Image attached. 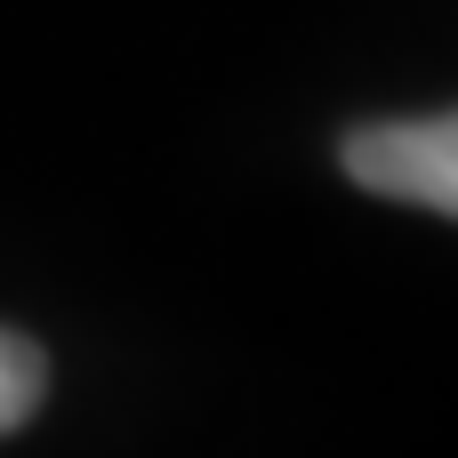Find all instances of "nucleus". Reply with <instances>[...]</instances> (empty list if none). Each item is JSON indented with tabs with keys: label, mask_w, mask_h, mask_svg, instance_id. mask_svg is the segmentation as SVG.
I'll return each mask as SVG.
<instances>
[{
	"label": "nucleus",
	"mask_w": 458,
	"mask_h": 458,
	"mask_svg": "<svg viewBox=\"0 0 458 458\" xmlns=\"http://www.w3.org/2000/svg\"><path fill=\"white\" fill-rule=\"evenodd\" d=\"M346 177L378 201H411L458 217V113H427V121H370L338 145Z\"/></svg>",
	"instance_id": "nucleus-1"
},
{
	"label": "nucleus",
	"mask_w": 458,
	"mask_h": 458,
	"mask_svg": "<svg viewBox=\"0 0 458 458\" xmlns=\"http://www.w3.org/2000/svg\"><path fill=\"white\" fill-rule=\"evenodd\" d=\"M48 394V354L24 330H0V435H16Z\"/></svg>",
	"instance_id": "nucleus-2"
}]
</instances>
